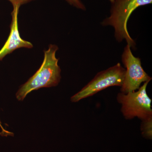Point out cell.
Segmentation results:
<instances>
[{
    "label": "cell",
    "mask_w": 152,
    "mask_h": 152,
    "mask_svg": "<svg viewBox=\"0 0 152 152\" xmlns=\"http://www.w3.org/2000/svg\"><path fill=\"white\" fill-rule=\"evenodd\" d=\"M140 129L144 137L151 139L152 137V117L142 121Z\"/></svg>",
    "instance_id": "obj_7"
},
{
    "label": "cell",
    "mask_w": 152,
    "mask_h": 152,
    "mask_svg": "<svg viewBox=\"0 0 152 152\" xmlns=\"http://www.w3.org/2000/svg\"><path fill=\"white\" fill-rule=\"evenodd\" d=\"M58 48L54 45H50L49 48L44 52L43 62L35 74L26 83L22 85L16 94V98L22 101L31 92L43 88L56 86L61 79V70L58 64V59L56 53Z\"/></svg>",
    "instance_id": "obj_1"
},
{
    "label": "cell",
    "mask_w": 152,
    "mask_h": 152,
    "mask_svg": "<svg viewBox=\"0 0 152 152\" xmlns=\"http://www.w3.org/2000/svg\"><path fill=\"white\" fill-rule=\"evenodd\" d=\"M11 15L12 22L10 26V32L7 42L0 50V61L16 49L20 48H31L32 43L22 39L20 36L18 24V15L20 7H13Z\"/></svg>",
    "instance_id": "obj_6"
},
{
    "label": "cell",
    "mask_w": 152,
    "mask_h": 152,
    "mask_svg": "<svg viewBox=\"0 0 152 152\" xmlns=\"http://www.w3.org/2000/svg\"><path fill=\"white\" fill-rule=\"evenodd\" d=\"M125 72V68L119 63L105 70L101 71L80 91L72 96L71 101L77 102L109 87L121 86Z\"/></svg>",
    "instance_id": "obj_4"
},
{
    "label": "cell",
    "mask_w": 152,
    "mask_h": 152,
    "mask_svg": "<svg viewBox=\"0 0 152 152\" xmlns=\"http://www.w3.org/2000/svg\"><path fill=\"white\" fill-rule=\"evenodd\" d=\"M71 6L75 7L76 8L83 10H86V7L80 0H65Z\"/></svg>",
    "instance_id": "obj_8"
},
{
    "label": "cell",
    "mask_w": 152,
    "mask_h": 152,
    "mask_svg": "<svg viewBox=\"0 0 152 152\" xmlns=\"http://www.w3.org/2000/svg\"><path fill=\"white\" fill-rule=\"evenodd\" d=\"M122 62L126 68L124 78L121 92L126 94L138 89L142 83L150 82L152 78L146 73L142 66L141 59L135 57L129 45L125 47Z\"/></svg>",
    "instance_id": "obj_5"
},
{
    "label": "cell",
    "mask_w": 152,
    "mask_h": 152,
    "mask_svg": "<svg viewBox=\"0 0 152 152\" xmlns=\"http://www.w3.org/2000/svg\"><path fill=\"white\" fill-rule=\"evenodd\" d=\"M115 1V0H110V1L111 2V3L112 4H113V3Z\"/></svg>",
    "instance_id": "obj_10"
},
{
    "label": "cell",
    "mask_w": 152,
    "mask_h": 152,
    "mask_svg": "<svg viewBox=\"0 0 152 152\" xmlns=\"http://www.w3.org/2000/svg\"><path fill=\"white\" fill-rule=\"evenodd\" d=\"M149 82L144 83L135 91L117 95V100L121 104V112L126 119L137 117L142 121L152 117V100L147 93Z\"/></svg>",
    "instance_id": "obj_3"
},
{
    "label": "cell",
    "mask_w": 152,
    "mask_h": 152,
    "mask_svg": "<svg viewBox=\"0 0 152 152\" xmlns=\"http://www.w3.org/2000/svg\"><path fill=\"white\" fill-rule=\"evenodd\" d=\"M152 3V0H115L112 4L110 15L104 19L102 24L113 26L116 40L121 42L125 39L131 48L134 49L135 42L128 31V20L134 11L139 7Z\"/></svg>",
    "instance_id": "obj_2"
},
{
    "label": "cell",
    "mask_w": 152,
    "mask_h": 152,
    "mask_svg": "<svg viewBox=\"0 0 152 152\" xmlns=\"http://www.w3.org/2000/svg\"><path fill=\"white\" fill-rule=\"evenodd\" d=\"M8 1L12 3L13 7H15V6L20 7L22 5L30 2L34 0H8Z\"/></svg>",
    "instance_id": "obj_9"
}]
</instances>
